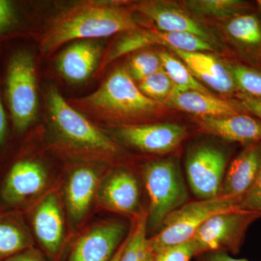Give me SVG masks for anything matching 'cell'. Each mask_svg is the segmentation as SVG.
Returning a JSON list of instances; mask_svg holds the SVG:
<instances>
[{
    "label": "cell",
    "mask_w": 261,
    "mask_h": 261,
    "mask_svg": "<svg viewBox=\"0 0 261 261\" xmlns=\"http://www.w3.org/2000/svg\"><path fill=\"white\" fill-rule=\"evenodd\" d=\"M195 256V247L191 240L156 252L154 261H190Z\"/></svg>",
    "instance_id": "33"
},
{
    "label": "cell",
    "mask_w": 261,
    "mask_h": 261,
    "mask_svg": "<svg viewBox=\"0 0 261 261\" xmlns=\"http://www.w3.org/2000/svg\"><path fill=\"white\" fill-rule=\"evenodd\" d=\"M226 29L228 35L239 44L251 47L261 44V25L255 15H236L230 19Z\"/></svg>",
    "instance_id": "26"
},
{
    "label": "cell",
    "mask_w": 261,
    "mask_h": 261,
    "mask_svg": "<svg viewBox=\"0 0 261 261\" xmlns=\"http://www.w3.org/2000/svg\"><path fill=\"white\" fill-rule=\"evenodd\" d=\"M126 240L123 241V243L121 244V246L119 247V248L116 250V252H115L114 255H113L112 258L110 261H119L120 259H121L122 252L123 251V249H124L125 245H126Z\"/></svg>",
    "instance_id": "38"
},
{
    "label": "cell",
    "mask_w": 261,
    "mask_h": 261,
    "mask_svg": "<svg viewBox=\"0 0 261 261\" xmlns=\"http://www.w3.org/2000/svg\"><path fill=\"white\" fill-rule=\"evenodd\" d=\"M114 133L126 145L153 154L172 152L187 136V128L176 123L124 125L117 126Z\"/></svg>",
    "instance_id": "10"
},
{
    "label": "cell",
    "mask_w": 261,
    "mask_h": 261,
    "mask_svg": "<svg viewBox=\"0 0 261 261\" xmlns=\"http://www.w3.org/2000/svg\"><path fill=\"white\" fill-rule=\"evenodd\" d=\"M153 44H161L159 32L138 28L122 33L102 56L98 73H101L115 60Z\"/></svg>",
    "instance_id": "22"
},
{
    "label": "cell",
    "mask_w": 261,
    "mask_h": 261,
    "mask_svg": "<svg viewBox=\"0 0 261 261\" xmlns=\"http://www.w3.org/2000/svg\"><path fill=\"white\" fill-rule=\"evenodd\" d=\"M197 257L198 261H249L245 259L234 258L224 252H205Z\"/></svg>",
    "instance_id": "36"
},
{
    "label": "cell",
    "mask_w": 261,
    "mask_h": 261,
    "mask_svg": "<svg viewBox=\"0 0 261 261\" xmlns=\"http://www.w3.org/2000/svg\"><path fill=\"white\" fill-rule=\"evenodd\" d=\"M11 133V127L5 107L0 80V157H3L8 152Z\"/></svg>",
    "instance_id": "34"
},
{
    "label": "cell",
    "mask_w": 261,
    "mask_h": 261,
    "mask_svg": "<svg viewBox=\"0 0 261 261\" xmlns=\"http://www.w3.org/2000/svg\"><path fill=\"white\" fill-rule=\"evenodd\" d=\"M147 211L136 216L119 261H154L155 252L147 238Z\"/></svg>",
    "instance_id": "23"
},
{
    "label": "cell",
    "mask_w": 261,
    "mask_h": 261,
    "mask_svg": "<svg viewBox=\"0 0 261 261\" xmlns=\"http://www.w3.org/2000/svg\"><path fill=\"white\" fill-rule=\"evenodd\" d=\"M199 126L206 133L228 142L261 143V121L247 115L200 118Z\"/></svg>",
    "instance_id": "17"
},
{
    "label": "cell",
    "mask_w": 261,
    "mask_h": 261,
    "mask_svg": "<svg viewBox=\"0 0 261 261\" xmlns=\"http://www.w3.org/2000/svg\"><path fill=\"white\" fill-rule=\"evenodd\" d=\"M237 97L240 102L242 108L246 110L248 112L253 113L257 118H260L261 121V99L257 98L252 97L251 96L238 92Z\"/></svg>",
    "instance_id": "35"
},
{
    "label": "cell",
    "mask_w": 261,
    "mask_h": 261,
    "mask_svg": "<svg viewBox=\"0 0 261 261\" xmlns=\"http://www.w3.org/2000/svg\"><path fill=\"white\" fill-rule=\"evenodd\" d=\"M260 161V143L247 145L226 171L219 196L241 200L256 178Z\"/></svg>",
    "instance_id": "18"
},
{
    "label": "cell",
    "mask_w": 261,
    "mask_h": 261,
    "mask_svg": "<svg viewBox=\"0 0 261 261\" xmlns=\"http://www.w3.org/2000/svg\"><path fill=\"white\" fill-rule=\"evenodd\" d=\"M161 69L162 64L159 54L152 51L137 53L132 57L127 67L132 80L138 83Z\"/></svg>",
    "instance_id": "30"
},
{
    "label": "cell",
    "mask_w": 261,
    "mask_h": 261,
    "mask_svg": "<svg viewBox=\"0 0 261 261\" xmlns=\"http://www.w3.org/2000/svg\"><path fill=\"white\" fill-rule=\"evenodd\" d=\"M134 9L148 18L161 32H189L214 44L208 31L174 5L165 2L146 1Z\"/></svg>",
    "instance_id": "15"
},
{
    "label": "cell",
    "mask_w": 261,
    "mask_h": 261,
    "mask_svg": "<svg viewBox=\"0 0 261 261\" xmlns=\"http://www.w3.org/2000/svg\"><path fill=\"white\" fill-rule=\"evenodd\" d=\"M126 231V226L121 221L98 225L79 239L70 261L111 260Z\"/></svg>",
    "instance_id": "12"
},
{
    "label": "cell",
    "mask_w": 261,
    "mask_h": 261,
    "mask_svg": "<svg viewBox=\"0 0 261 261\" xmlns=\"http://www.w3.org/2000/svg\"><path fill=\"white\" fill-rule=\"evenodd\" d=\"M0 80L12 134L20 137L32 126L39 106L35 60L32 51L23 47L10 51Z\"/></svg>",
    "instance_id": "4"
},
{
    "label": "cell",
    "mask_w": 261,
    "mask_h": 261,
    "mask_svg": "<svg viewBox=\"0 0 261 261\" xmlns=\"http://www.w3.org/2000/svg\"><path fill=\"white\" fill-rule=\"evenodd\" d=\"M184 61L194 76L220 93L232 94L238 90L227 68L217 58L205 53L173 50Z\"/></svg>",
    "instance_id": "19"
},
{
    "label": "cell",
    "mask_w": 261,
    "mask_h": 261,
    "mask_svg": "<svg viewBox=\"0 0 261 261\" xmlns=\"http://www.w3.org/2000/svg\"><path fill=\"white\" fill-rule=\"evenodd\" d=\"M227 68L239 92L261 99L260 71L241 64H229Z\"/></svg>",
    "instance_id": "28"
},
{
    "label": "cell",
    "mask_w": 261,
    "mask_h": 261,
    "mask_svg": "<svg viewBox=\"0 0 261 261\" xmlns=\"http://www.w3.org/2000/svg\"><path fill=\"white\" fill-rule=\"evenodd\" d=\"M31 221L38 241L48 252L56 254L64 237V218L56 194L50 192L43 197L33 209Z\"/></svg>",
    "instance_id": "14"
},
{
    "label": "cell",
    "mask_w": 261,
    "mask_h": 261,
    "mask_svg": "<svg viewBox=\"0 0 261 261\" xmlns=\"http://www.w3.org/2000/svg\"><path fill=\"white\" fill-rule=\"evenodd\" d=\"M5 261H42L34 250L29 249L25 251L17 254Z\"/></svg>",
    "instance_id": "37"
},
{
    "label": "cell",
    "mask_w": 261,
    "mask_h": 261,
    "mask_svg": "<svg viewBox=\"0 0 261 261\" xmlns=\"http://www.w3.org/2000/svg\"><path fill=\"white\" fill-rule=\"evenodd\" d=\"M260 161L256 178L250 190L242 197L239 202V210L251 211L261 214V143H260Z\"/></svg>",
    "instance_id": "32"
},
{
    "label": "cell",
    "mask_w": 261,
    "mask_h": 261,
    "mask_svg": "<svg viewBox=\"0 0 261 261\" xmlns=\"http://www.w3.org/2000/svg\"><path fill=\"white\" fill-rule=\"evenodd\" d=\"M102 54V45L97 41H75L60 53L57 58V68L62 76L70 83H82L99 66Z\"/></svg>",
    "instance_id": "13"
},
{
    "label": "cell",
    "mask_w": 261,
    "mask_h": 261,
    "mask_svg": "<svg viewBox=\"0 0 261 261\" xmlns=\"http://www.w3.org/2000/svg\"><path fill=\"white\" fill-rule=\"evenodd\" d=\"M47 173L39 161L18 156L10 163L0 181V209L23 210L47 185Z\"/></svg>",
    "instance_id": "8"
},
{
    "label": "cell",
    "mask_w": 261,
    "mask_h": 261,
    "mask_svg": "<svg viewBox=\"0 0 261 261\" xmlns=\"http://www.w3.org/2000/svg\"><path fill=\"white\" fill-rule=\"evenodd\" d=\"M226 163L224 152L213 146H197L188 154L187 181L192 192L200 200L219 197Z\"/></svg>",
    "instance_id": "9"
},
{
    "label": "cell",
    "mask_w": 261,
    "mask_h": 261,
    "mask_svg": "<svg viewBox=\"0 0 261 261\" xmlns=\"http://www.w3.org/2000/svg\"><path fill=\"white\" fill-rule=\"evenodd\" d=\"M138 28L133 10L123 6L121 2H81L51 19L39 48L42 54L49 56L71 41L107 37Z\"/></svg>",
    "instance_id": "1"
},
{
    "label": "cell",
    "mask_w": 261,
    "mask_h": 261,
    "mask_svg": "<svg viewBox=\"0 0 261 261\" xmlns=\"http://www.w3.org/2000/svg\"><path fill=\"white\" fill-rule=\"evenodd\" d=\"M257 5H258L259 10H260L261 13V0H257Z\"/></svg>",
    "instance_id": "39"
},
{
    "label": "cell",
    "mask_w": 261,
    "mask_h": 261,
    "mask_svg": "<svg viewBox=\"0 0 261 261\" xmlns=\"http://www.w3.org/2000/svg\"><path fill=\"white\" fill-rule=\"evenodd\" d=\"M260 218L257 213L238 209L213 216L192 238L195 256L210 252L238 253L247 229Z\"/></svg>",
    "instance_id": "7"
},
{
    "label": "cell",
    "mask_w": 261,
    "mask_h": 261,
    "mask_svg": "<svg viewBox=\"0 0 261 261\" xmlns=\"http://www.w3.org/2000/svg\"><path fill=\"white\" fill-rule=\"evenodd\" d=\"M81 113L108 123L134 125L158 112L160 103L146 97L127 68L113 70L100 87L85 97L68 102Z\"/></svg>",
    "instance_id": "3"
},
{
    "label": "cell",
    "mask_w": 261,
    "mask_h": 261,
    "mask_svg": "<svg viewBox=\"0 0 261 261\" xmlns=\"http://www.w3.org/2000/svg\"><path fill=\"white\" fill-rule=\"evenodd\" d=\"M98 202L108 210L123 214L140 212V189L133 173L124 168H117L108 173L99 183Z\"/></svg>",
    "instance_id": "11"
},
{
    "label": "cell",
    "mask_w": 261,
    "mask_h": 261,
    "mask_svg": "<svg viewBox=\"0 0 261 261\" xmlns=\"http://www.w3.org/2000/svg\"><path fill=\"white\" fill-rule=\"evenodd\" d=\"M99 183V173L91 166H81L70 173L65 184V199L72 222L78 224L88 214Z\"/></svg>",
    "instance_id": "16"
},
{
    "label": "cell",
    "mask_w": 261,
    "mask_h": 261,
    "mask_svg": "<svg viewBox=\"0 0 261 261\" xmlns=\"http://www.w3.org/2000/svg\"><path fill=\"white\" fill-rule=\"evenodd\" d=\"M240 199L219 197L187 202L168 216L162 228L149 238L154 252L190 241L202 224L215 215L239 210Z\"/></svg>",
    "instance_id": "6"
},
{
    "label": "cell",
    "mask_w": 261,
    "mask_h": 261,
    "mask_svg": "<svg viewBox=\"0 0 261 261\" xmlns=\"http://www.w3.org/2000/svg\"><path fill=\"white\" fill-rule=\"evenodd\" d=\"M21 28V12L18 3L0 0V41L18 35Z\"/></svg>",
    "instance_id": "31"
},
{
    "label": "cell",
    "mask_w": 261,
    "mask_h": 261,
    "mask_svg": "<svg viewBox=\"0 0 261 261\" xmlns=\"http://www.w3.org/2000/svg\"><path fill=\"white\" fill-rule=\"evenodd\" d=\"M45 97L51 134L63 153L103 162L121 154L118 144L85 115L72 107L55 86L47 87Z\"/></svg>",
    "instance_id": "2"
},
{
    "label": "cell",
    "mask_w": 261,
    "mask_h": 261,
    "mask_svg": "<svg viewBox=\"0 0 261 261\" xmlns=\"http://www.w3.org/2000/svg\"><path fill=\"white\" fill-rule=\"evenodd\" d=\"M172 81L162 69L139 82L138 87L146 97L159 102L167 101L174 89Z\"/></svg>",
    "instance_id": "29"
},
{
    "label": "cell",
    "mask_w": 261,
    "mask_h": 261,
    "mask_svg": "<svg viewBox=\"0 0 261 261\" xmlns=\"http://www.w3.org/2000/svg\"><path fill=\"white\" fill-rule=\"evenodd\" d=\"M32 237L20 211L0 209V260L32 248Z\"/></svg>",
    "instance_id": "21"
},
{
    "label": "cell",
    "mask_w": 261,
    "mask_h": 261,
    "mask_svg": "<svg viewBox=\"0 0 261 261\" xmlns=\"http://www.w3.org/2000/svg\"><path fill=\"white\" fill-rule=\"evenodd\" d=\"M184 5L196 14L218 19L233 18L248 7L240 0H188Z\"/></svg>",
    "instance_id": "24"
},
{
    "label": "cell",
    "mask_w": 261,
    "mask_h": 261,
    "mask_svg": "<svg viewBox=\"0 0 261 261\" xmlns=\"http://www.w3.org/2000/svg\"><path fill=\"white\" fill-rule=\"evenodd\" d=\"M161 44L172 50L185 53H204L216 50L214 44L189 32H159Z\"/></svg>",
    "instance_id": "27"
},
{
    "label": "cell",
    "mask_w": 261,
    "mask_h": 261,
    "mask_svg": "<svg viewBox=\"0 0 261 261\" xmlns=\"http://www.w3.org/2000/svg\"><path fill=\"white\" fill-rule=\"evenodd\" d=\"M169 106L200 118L224 117L241 113V106L219 99L211 94L186 89H173L166 101Z\"/></svg>",
    "instance_id": "20"
},
{
    "label": "cell",
    "mask_w": 261,
    "mask_h": 261,
    "mask_svg": "<svg viewBox=\"0 0 261 261\" xmlns=\"http://www.w3.org/2000/svg\"><path fill=\"white\" fill-rule=\"evenodd\" d=\"M142 174L149 198L147 231H160L168 216L187 203L186 184L172 158L147 163Z\"/></svg>",
    "instance_id": "5"
},
{
    "label": "cell",
    "mask_w": 261,
    "mask_h": 261,
    "mask_svg": "<svg viewBox=\"0 0 261 261\" xmlns=\"http://www.w3.org/2000/svg\"><path fill=\"white\" fill-rule=\"evenodd\" d=\"M159 56L162 64V68L172 81L175 88L211 94L208 89L197 82L185 63L167 51H161Z\"/></svg>",
    "instance_id": "25"
}]
</instances>
